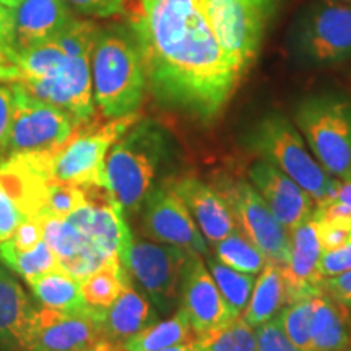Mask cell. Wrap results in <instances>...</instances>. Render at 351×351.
Listing matches in <instances>:
<instances>
[{"instance_id":"cell-4","label":"cell","mask_w":351,"mask_h":351,"mask_svg":"<svg viewBox=\"0 0 351 351\" xmlns=\"http://www.w3.org/2000/svg\"><path fill=\"white\" fill-rule=\"evenodd\" d=\"M93 99L108 119L137 112L147 90L142 52L130 26L98 28L91 51Z\"/></svg>"},{"instance_id":"cell-24","label":"cell","mask_w":351,"mask_h":351,"mask_svg":"<svg viewBox=\"0 0 351 351\" xmlns=\"http://www.w3.org/2000/svg\"><path fill=\"white\" fill-rule=\"evenodd\" d=\"M287 304L288 291L282 267L267 262L261 274L257 275L251 300H249L241 317L249 326L256 328L276 317Z\"/></svg>"},{"instance_id":"cell-31","label":"cell","mask_w":351,"mask_h":351,"mask_svg":"<svg viewBox=\"0 0 351 351\" xmlns=\"http://www.w3.org/2000/svg\"><path fill=\"white\" fill-rule=\"evenodd\" d=\"M315 296L289 302L280 311L276 319L289 340L302 351H313L311 324H313Z\"/></svg>"},{"instance_id":"cell-41","label":"cell","mask_w":351,"mask_h":351,"mask_svg":"<svg viewBox=\"0 0 351 351\" xmlns=\"http://www.w3.org/2000/svg\"><path fill=\"white\" fill-rule=\"evenodd\" d=\"M335 197L339 200L343 202V204L350 208V212H351V179L350 181H340L339 189H337V192H335Z\"/></svg>"},{"instance_id":"cell-42","label":"cell","mask_w":351,"mask_h":351,"mask_svg":"<svg viewBox=\"0 0 351 351\" xmlns=\"http://www.w3.org/2000/svg\"><path fill=\"white\" fill-rule=\"evenodd\" d=\"M160 351H202V346H200L199 339H195L191 341H184V343H179V345L168 346V348H163Z\"/></svg>"},{"instance_id":"cell-7","label":"cell","mask_w":351,"mask_h":351,"mask_svg":"<svg viewBox=\"0 0 351 351\" xmlns=\"http://www.w3.org/2000/svg\"><path fill=\"white\" fill-rule=\"evenodd\" d=\"M295 125L320 166L340 181L351 179V101L314 95L295 109Z\"/></svg>"},{"instance_id":"cell-35","label":"cell","mask_w":351,"mask_h":351,"mask_svg":"<svg viewBox=\"0 0 351 351\" xmlns=\"http://www.w3.org/2000/svg\"><path fill=\"white\" fill-rule=\"evenodd\" d=\"M351 270V241L333 251H324L319 261V276L330 278Z\"/></svg>"},{"instance_id":"cell-38","label":"cell","mask_w":351,"mask_h":351,"mask_svg":"<svg viewBox=\"0 0 351 351\" xmlns=\"http://www.w3.org/2000/svg\"><path fill=\"white\" fill-rule=\"evenodd\" d=\"M322 291L351 309V270L322 280Z\"/></svg>"},{"instance_id":"cell-26","label":"cell","mask_w":351,"mask_h":351,"mask_svg":"<svg viewBox=\"0 0 351 351\" xmlns=\"http://www.w3.org/2000/svg\"><path fill=\"white\" fill-rule=\"evenodd\" d=\"M132 282L129 270L122 261H112L101 267L80 282V288L88 306L95 313V319L101 311H106L119 298L124 288Z\"/></svg>"},{"instance_id":"cell-32","label":"cell","mask_w":351,"mask_h":351,"mask_svg":"<svg viewBox=\"0 0 351 351\" xmlns=\"http://www.w3.org/2000/svg\"><path fill=\"white\" fill-rule=\"evenodd\" d=\"M88 191L72 184L47 181L41 202V215L39 219L65 218L75 212L78 207L86 204Z\"/></svg>"},{"instance_id":"cell-1","label":"cell","mask_w":351,"mask_h":351,"mask_svg":"<svg viewBox=\"0 0 351 351\" xmlns=\"http://www.w3.org/2000/svg\"><path fill=\"white\" fill-rule=\"evenodd\" d=\"M130 28L158 103L200 124L217 121L244 77L219 46L199 0H140Z\"/></svg>"},{"instance_id":"cell-37","label":"cell","mask_w":351,"mask_h":351,"mask_svg":"<svg viewBox=\"0 0 351 351\" xmlns=\"http://www.w3.org/2000/svg\"><path fill=\"white\" fill-rule=\"evenodd\" d=\"M15 249L20 251H29L34 245H38L39 241H43V221L41 219L29 218L25 223H21L19 230L10 239H7Z\"/></svg>"},{"instance_id":"cell-15","label":"cell","mask_w":351,"mask_h":351,"mask_svg":"<svg viewBox=\"0 0 351 351\" xmlns=\"http://www.w3.org/2000/svg\"><path fill=\"white\" fill-rule=\"evenodd\" d=\"M179 307L186 313L197 337L218 330L239 317L223 298L207 263L199 254H191L187 261Z\"/></svg>"},{"instance_id":"cell-14","label":"cell","mask_w":351,"mask_h":351,"mask_svg":"<svg viewBox=\"0 0 351 351\" xmlns=\"http://www.w3.org/2000/svg\"><path fill=\"white\" fill-rule=\"evenodd\" d=\"M73 19L67 0H21L19 7L5 8L0 62L15 52L51 41Z\"/></svg>"},{"instance_id":"cell-40","label":"cell","mask_w":351,"mask_h":351,"mask_svg":"<svg viewBox=\"0 0 351 351\" xmlns=\"http://www.w3.org/2000/svg\"><path fill=\"white\" fill-rule=\"evenodd\" d=\"M78 351H125V348L122 343L109 340L106 337H101V339L96 340L95 343H91L90 346H86V348Z\"/></svg>"},{"instance_id":"cell-46","label":"cell","mask_w":351,"mask_h":351,"mask_svg":"<svg viewBox=\"0 0 351 351\" xmlns=\"http://www.w3.org/2000/svg\"><path fill=\"white\" fill-rule=\"evenodd\" d=\"M343 351H351V348H346V350H343Z\"/></svg>"},{"instance_id":"cell-10","label":"cell","mask_w":351,"mask_h":351,"mask_svg":"<svg viewBox=\"0 0 351 351\" xmlns=\"http://www.w3.org/2000/svg\"><path fill=\"white\" fill-rule=\"evenodd\" d=\"M191 254L171 244L135 238L132 241L124 265L160 314H169L179 307L184 271Z\"/></svg>"},{"instance_id":"cell-3","label":"cell","mask_w":351,"mask_h":351,"mask_svg":"<svg viewBox=\"0 0 351 351\" xmlns=\"http://www.w3.org/2000/svg\"><path fill=\"white\" fill-rule=\"evenodd\" d=\"M171 155L169 134L152 119H138L112 145L104 166L103 187L125 218L140 212Z\"/></svg>"},{"instance_id":"cell-43","label":"cell","mask_w":351,"mask_h":351,"mask_svg":"<svg viewBox=\"0 0 351 351\" xmlns=\"http://www.w3.org/2000/svg\"><path fill=\"white\" fill-rule=\"evenodd\" d=\"M21 3V0H0V5H3L5 8H15Z\"/></svg>"},{"instance_id":"cell-39","label":"cell","mask_w":351,"mask_h":351,"mask_svg":"<svg viewBox=\"0 0 351 351\" xmlns=\"http://www.w3.org/2000/svg\"><path fill=\"white\" fill-rule=\"evenodd\" d=\"M13 116V93L10 86H0V150L5 147Z\"/></svg>"},{"instance_id":"cell-34","label":"cell","mask_w":351,"mask_h":351,"mask_svg":"<svg viewBox=\"0 0 351 351\" xmlns=\"http://www.w3.org/2000/svg\"><path fill=\"white\" fill-rule=\"evenodd\" d=\"M25 213L16 204L15 197L0 182V241L10 239L21 223L26 221Z\"/></svg>"},{"instance_id":"cell-44","label":"cell","mask_w":351,"mask_h":351,"mask_svg":"<svg viewBox=\"0 0 351 351\" xmlns=\"http://www.w3.org/2000/svg\"><path fill=\"white\" fill-rule=\"evenodd\" d=\"M3 23H5V7L0 5V38H2L3 32Z\"/></svg>"},{"instance_id":"cell-33","label":"cell","mask_w":351,"mask_h":351,"mask_svg":"<svg viewBox=\"0 0 351 351\" xmlns=\"http://www.w3.org/2000/svg\"><path fill=\"white\" fill-rule=\"evenodd\" d=\"M256 351H302L289 340L276 317L256 327Z\"/></svg>"},{"instance_id":"cell-45","label":"cell","mask_w":351,"mask_h":351,"mask_svg":"<svg viewBox=\"0 0 351 351\" xmlns=\"http://www.w3.org/2000/svg\"><path fill=\"white\" fill-rule=\"evenodd\" d=\"M0 161H2V150H0Z\"/></svg>"},{"instance_id":"cell-23","label":"cell","mask_w":351,"mask_h":351,"mask_svg":"<svg viewBox=\"0 0 351 351\" xmlns=\"http://www.w3.org/2000/svg\"><path fill=\"white\" fill-rule=\"evenodd\" d=\"M28 285L39 306L67 314L90 315L95 319V313L82 293L80 282L64 269L38 276Z\"/></svg>"},{"instance_id":"cell-9","label":"cell","mask_w":351,"mask_h":351,"mask_svg":"<svg viewBox=\"0 0 351 351\" xmlns=\"http://www.w3.org/2000/svg\"><path fill=\"white\" fill-rule=\"evenodd\" d=\"M10 88L13 116L2 155L57 150L80 125L67 111L34 98L19 83Z\"/></svg>"},{"instance_id":"cell-22","label":"cell","mask_w":351,"mask_h":351,"mask_svg":"<svg viewBox=\"0 0 351 351\" xmlns=\"http://www.w3.org/2000/svg\"><path fill=\"white\" fill-rule=\"evenodd\" d=\"M313 351H343L351 348V309L327 293L315 296L311 324Z\"/></svg>"},{"instance_id":"cell-18","label":"cell","mask_w":351,"mask_h":351,"mask_svg":"<svg viewBox=\"0 0 351 351\" xmlns=\"http://www.w3.org/2000/svg\"><path fill=\"white\" fill-rule=\"evenodd\" d=\"M173 191L181 197L194 217L197 226L208 243L217 244L231 232L238 231L230 204L217 187L208 186L194 176H184L169 181Z\"/></svg>"},{"instance_id":"cell-17","label":"cell","mask_w":351,"mask_h":351,"mask_svg":"<svg viewBox=\"0 0 351 351\" xmlns=\"http://www.w3.org/2000/svg\"><path fill=\"white\" fill-rule=\"evenodd\" d=\"M247 176L252 186L288 231L313 217L315 200L300 184L274 165L258 160L249 166Z\"/></svg>"},{"instance_id":"cell-27","label":"cell","mask_w":351,"mask_h":351,"mask_svg":"<svg viewBox=\"0 0 351 351\" xmlns=\"http://www.w3.org/2000/svg\"><path fill=\"white\" fill-rule=\"evenodd\" d=\"M0 263L26 282H32L49 271L62 270L59 258L44 239L29 251H20L8 241H0Z\"/></svg>"},{"instance_id":"cell-8","label":"cell","mask_w":351,"mask_h":351,"mask_svg":"<svg viewBox=\"0 0 351 351\" xmlns=\"http://www.w3.org/2000/svg\"><path fill=\"white\" fill-rule=\"evenodd\" d=\"M219 46L241 75L256 62L275 0H199Z\"/></svg>"},{"instance_id":"cell-21","label":"cell","mask_w":351,"mask_h":351,"mask_svg":"<svg viewBox=\"0 0 351 351\" xmlns=\"http://www.w3.org/2000/svg\"><path fill=\"white\" fill-rule=\"evenodd\" d=\"M156 320H160V313L148 296L135 288L134 282L127 285L106 311H101L96 315L103 337L117 343H124Z\"/></svg>"},{"instance_id":"cell-6","label":"cell","mask_w":351,"mask_h":351,"mask_svg":"<svg viewBox=\"0 0 351 351\" xmlns=\"http://www.w3.org/2000/svg\"><path fill=\"white\" fill-rule=\"evenodd\" d=\"M245 145L252 153L274 165L317 202L335 195L340 179L327 173L315 160L295 122L278 112L263 116L249 130Z\"/></svg>"},{"instance_id":"cell-2","label":"cell","mask_w":351,"mask_h":351,"mask_svg":"<svg viewBox=\"0 0 351 351\" xmlns=\"http://www.w3.org/2000/svg\"><path fill=\"white\" fill-rule=\"evenodd\" d=\"M98 28L73 19L51 41L36 44L0 62V82L19 83L34 98L67 111L77 124L95 116L91 51Z\"/></svg>"},{"instance_id":"cell-20","label":"cell","mask_w":351,"mask_h":351,"mask_svg":"<svg viewBox=\"0 0 351 351\" xmlns=\"http://www.w3.org/2000/svg\"><path fill=\"white\" fill-rule=\"evenodd\" d=\"M38 304L0 263V351H26Z\"/></svg>"},{"instance_id":"cell-28","label":"cell","mask_w":351,"mask_h":351,"mask_svg":"<svg viewBox=\"0 0 351 351\" xmlns=\"http://www.w3.org/2000/svg\"><path fill=\"white\" fill-rule=\"evenodd\" d=\"M205 263H207L215 283H217L231 309L238 315L243 314L249 300H251L254 285H256V275L231 269V267L219 262L215 256H205Z\"/></svg>"},{"instance_id":"cell-36","label":"cell","mask_w":351,"mask_h":351,"mask_svg":"<svg viewBox=\"0 0 351 351\" xmlns=\"http://www.w3.org/2000/svg\"><path fill=\"white\" fill-rule=\"evenodd\" d=\"M67 3L80 15L93 19H109L124 8V0H67Z\"/></svg>"},{"instance_id":"cell-16","label":"cell","mask_w":351,"mask_h":351,"mask_svg":"<svg viewBox=\"0 0 351 351\" xmlns=\"http://www.w3.org/2000/svg\"><path fill=\"white\" fill-rule=\"evenodd\" d=\"M101 337L98 322L90 315L60 313L38 304L26 351H78Z\"/></svg>"},{"instance_id":"cell-12","label":"cell","mask_w":351,"mask_h":351,"mask_svg":"<svg viewBox=\"0 0 351 351\" xmlns=\"http://www.w3.org/2000/svg\"><path fill=\"white\" fill-rule=\"evenodd\" d=\"M296 49L311 64H339L351 57V3L319 2L298 25Z\"/></svg>"},{"instance_id":"cell-13","label":"cell","mask_w":351,"mask_h":351,"mask_svg":"<svg viewBox=\"0 0 351 351\" xmlns=\"http://www.w3.org/2000/svg\"><path fill=\"white\" fill-rule=\"evenodd\" d=\"M140 210L142 231L148 239L176 245L202 257L207 256V241L186 204L173 191L169 182L153 187Z\"/></svg>"},{"instance_id":"cell-19","label":"cell","mask_w":351,"mask_h":351,"mask_svg":"<svg viewBox=\"0 0 351 351\" xmlns=\"http://www.w3.org/2000/svg\"><path fill=\"white\" fill-rule=\"evenodd\" d=\"M288 262L282 267L287 283L288 304L293 301L313 298L322 293V278L319 276V261L322 256L317 225L311 217L289 231Z\"/></svg>"},{"instance_id":"cell-30","label":"cell","mask_w":351,"mask_h":351,"mask_svg":"<svg viewBox=\"0 0 351 351\" xmlns=\"http://www.w3.org/2000/svg\"><path fill=\"white\" fill-rule=\"evenodd\" d=\"M202 351H256V328L245 320L236 317L225 327L197 337Z\"/></svg>"},{"instance_id":"cell-47","label":"cell","mask_w":351,"mask_h":351,"mask_svg":"<svg viewBox=\"0 0 351 351\" xmlns=\"http://www.w3.org/2000/svg\"><path fill=\"white\" fill-rule=\"evenodd\" d=\"M345 2H350L351 3V0H345Z\"/></svg>"},{"instance_id":"cell-11","label":"cell","mask_w":351,"mask_h":351,"mask_svg":"<svg viewBox=\"0 0 351 351\" xmlns=\"http://www.w3.org/2000/svg\"><path fill=\"white\" fill-rule=\"evenodd\" d=\"M217 189L230 204L245 238L265 256L267 262L283 267L291 247L289 231L278 221L257 189L247 181H221Z\"/></svg>"},{"instance_id":"cell-25","label":"cell","mask_w":351,"mask_h":351,"mask_svg":"<svg viewBox=\"0 0 351 351\" xmlns=\"http://www.w3.org/2000/svg\"><path fill=\"white\" fill-rule=\"evenodd\" d=\"M195 339L197 333L189 322L186 313L178 307L169 319L156 320L122 345L125 351H160Z\"/></svg>"},{"instance_id":"cell-5","label":"cell","mask_w":351,"mask_h":351,"mask_svg":"<svg viewBox=\"0 0 351 351\" xmlns=\"http://www.w3.org/2000/svg\"><path fill=\"white\" fill-rule=\"evenodd\" d=\"M138 119L140 116L135 112L109 119L103 125L86 122L78 125L72 137L57 150L23 155L51 181L83 189L103 187L109 150Z\"/></svg>"},{"instance_id":"cell-29","label":"cell","mask_w":351,"mask_h":351,"mask_svg":"<svg viewBox=\"0 0 351 351\" xmlns=\"http://www.w3.org/2000/svg\"><path fill=\"white\" fill-rule=\"evenodd\" d=\"M215 257L231 269L244 274L258 275L265 267L267 258L258 249L238 230L226 236L219 243L213 244Z\"/></svg>"}]
</instances>
